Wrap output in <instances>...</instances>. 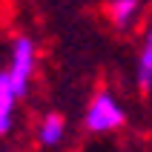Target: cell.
Here are the masks:
<instances>
[{
  "instance_id": "cell-1",
  "label": "cell",
  "mask_w": 152,
  "mask_h": 152,
  "mask_svg": "<svg viewBox=\"0 0 152 152\" xmlns=\"http://www.w3.org/2000/svg\"><path fill=\"white\" fill-rule=\"evenodd\" d=\"M126 124V109L124 103L118 101V95L109 92V89H101V92L92 95V101L83 112V129L89 135H112L124 129Z\"/></svg>"
},
{
  "instance_id": "cell-2",
  "label": "cell",
  "mask_w": 152,
  "mask_h": 152,
  "mask_svg": "<svg viewBox=\"0 0 152 152\" xmlns=\"http://www.w3.org/2000/svg\"><path fill=\"white\" fill-rule=\"evenodd\" d=\"M9 77L12 89L17 92V98L23 101L29 89H32L34 72H37V46L29 34H17L15 43H12V52H9V66L3 69Z\"/></svg>"
},
{
  "instance_id": "cell-3",
  "label": "cell",
  "mask_w": 152,
  "mask_h": 152,
  "mask_svg": "<svg viewBox=\"0 0 152 152\" xmlns=\"http://www.w3.org/2000/svg\"><path fill=\"white\" fill-rule=\"evenodd\" d=\"M141 12H144V0H109L106 3V20L118 32L135 29L141 20Z\"/></svg>"
},
{
  "instance_id": "cell-4",
  "label": "cell",
  "mask_w": 152,
  "mask_h": 152,
  "mask_svg": "<svg viewBox=\"0 0 152 152\" xmlns=\"http://www.w3.org/2000/svg\"><path fill=\"white\" fill-rule=\"evenodd\" d=\"M66 141V118L60 112H46L37 124V144L46 149H58Z\"/></svg>"
},
{
  "instance_id": "cell-5",
  "label": "cell",
  "mask_w": 152,
  "mask_h": 152,
  "mask_svg": "<svg viewBox=\"0 0 152 152\" xmlns=\"http://www.w3.org/2000/svg\"><path fill=\"white\" fill-rule=\"evenodd\" d=\"M17 92L12 89L9 83L6 72L0 69V141L3 138L12 135V129H15V109H17Z\"/></svg>"
},
{
  "instance_id": "cell-6",
  "label": "cell",
  "mask_w": 152,
  "mask_h": 152,
  "mask_svg": "<svg viewBox=\"0 0 152 152\" xmlns=\"http://www.w3.org/2000/svg\"><path fill=\"white\" fill-rule=\"evenodd\" d=\"M135 80L141 92H149L152 86V37L144 34L141 37V46H138V60H135Z\"/></svg>"
},
{
  "instance_id": "cell-7",
  "label": "cell",
  "mask_w": 152,
  "mask_h": 152,
  "mask_svg": "<svg viewBox=\"0 0 152 152\" xmlns=\"http://www.w3.org/2000/svg\"><path fill=\"white\" fill-rule=\"evenodd\" d=\"M0 152H15V149H0Z\"/></svg>"
}]
</instances>
